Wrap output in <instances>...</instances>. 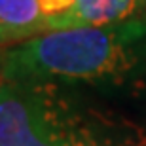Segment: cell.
I'll use <instances>...</instances> for the list:
<instances>
[{
  "instance_id": "cell-1",
  "label": "cell",
  "mask_w": 146,
  "mask_h": 146,
  "mask_svg": "<svg viewBox=\"0 0 146 146\" xmlns=\"http://www.w3.org/2000/svg\"><path fill=\"white\" fill-rule=\"evenodd\" d=\"M146 76V17L46 31L4 53V80L125 86Z\"/></svg>"
},
{
  "instance_id": "cell-2",
  "label": "cell",
  "mask_w": 146,
  "mask_h": 146,
  "mask_svg": "<svg viewBox=\"0 0 146 146\" xmlns=\"http://www.w3.org/2000/svg\"><path fill=\"white\" fill-rule=\"evenodd\" d=\"M48 87L0 82V146H68L76 121Z\"/></svg>"
},
{
  "instance_id": "cell-3",
  "label": "cell",
  "mask_w": 146,
  "mask_h": 146,
  "mask_svg": "<svg viewBox=\"0 0 146 146\" xmlns=\"http://www.w3.org/2000/svg\"><path fill=\"white\" fill-rule=\"evenodd\" d=\"M142 0H72L65 27H104L139 17Z\"/></svg>"
},
{
  "instance_id": "cell-4",
  "label": "cell",
  "mask_w": 146,
  "mask_h": 146,
  "mask_svg": "<svg viewBox=\"0 0 146 146\" xmlns=\"http://www.w3.org/2000/svg\"><path fill=\"white\" fill-rule=\"evenodd\" d=\"M46 33L38 0H0V46Z\"/></svg>"
},
{
  "instance_id": "cell-5",
  "label": "cell",
  "mask_w": 146,
  "mask_h": 146,
  "mask_svg": "<svg viewBox=\"0 0 146 146\" xmlns=\"http://www.w3.org/2000/svg\"><path fill=\"white\" fill-rule=\"evenodd\" d=\"M68 146H123V144H116L108 135L101 133L95 125L76 121L74 129L70 133Z\"/></svg>"
},
{
  "instance_id": "cell-6",
  "label": "cell",
  "mask_w": 146,
  "mask_h": 146,
  "mask_svg": "<svg viewBox=\"0 0 146 146\" xmlns=\"http://www.w3.org/2000/svg\"><path fill=\"white\" fill-rule=\"evenodd\" d=\"M4 53H6V49L0 51V82L4 80Z\"/></svg>"
},
{
  "instance_id": "cell-7",
  "label": "cell",
  "mask_w": 146,
  "mask_h": 146,
  "mask_svg": "<svg viewBox=\"0 0 146 146\" xmlns=\"http://www.w3.org/2000/svg\"><path fill=\"white\" fill-rule=\"evenodd\" d=\"M142 11H144V17H146V0H142Z\"/></svg>"
}]
</instances>
